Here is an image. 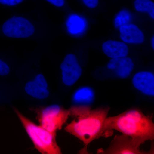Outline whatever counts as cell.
Listing matches in <instances>:
<instances>
[{"instance_id": "5bb4252c", "label": "cell", "mask_w": 154, "mask_h": 154, "mask_svg": "<svg viewBox=\"0 0 154 154\" xmlns=\"http://www.w3.org/2000/svg\"><path fill=\"white\" fill-rule=\"evenodd\" d=\"M94 97V91L91 88L84 87L76 92L73 98L76 102L88 103L93 101Z\"/></svg>"}, {"instance_id": "d6986e66", "label": "cell", "mask_w": 154, "mask_h": 154, "mask_svg": "<svg viewBox=\"0 0 154 154\" xmlns=\"http://www.w3.org/2000/svg\"><path fill=\"white\" fill-rule=\"evenodd\" d=\"M88 8H94L98 6L99 0H82Z\"/></svg>"}, {"instance_id": "8fae6325", "label": "cell", "mask_w": 154, "mask_h": 154, "mask_svg": "<svg viewBox=\"0 0 154 154\" xmlns=\"http://www.w3.org/2000/svg\"><path fill=\"white\" fill-rule=\"evenodd\" d=\"M119 31L122 40L126 43L139 44L144 41L145 36L142 31L134 24L121 26Z\"/></svg>"}, {"instance_id": "44dd1931", "label": "cell", "mask_w": 154, "mask_h": 154, "mask_svg": "<svg viewBox=\"0 0 154 154\" xmlns=\"http://www.w3.org/2000/svg\"><path fill=\"white\" fill-rule=\"evenodd\" d=\"M154 36H153L152 38V42H151L152 47V48L153 49H154Z\"/></svg>"}, {"instance_id": "4fadbf2b", "label": "cell", "mask_w": 154, "mask_h": 154, "mask_svg": "<svg viewBox=\"0 0 154 154\" xmlns=\"http://www.w3.org/2000/svg\"><path fill=\"white\" fill-rule=\"evenodd\" d=\"M66 26L69 33L77 34L84 31L86 25L84 19L77 15H73L69 17Z\"/></svg>"}, {"instance_id": "e0dca14e", "label": "cell", "mask_w": 154, "mask_h": 154, "mask_svg": "<svg viewBox=\"0 0 154 154\" xmlns=\"http://www.w3.org/2000/svg\"><path fill=\"white\" fill-rule=\"evenodd\" d=\"M10 71V67L8 66L5 62L0 59V75H7L9 74Z\"/></svg>"}, {"instance_id": "6da1fadb", "label": "cell", "mask_w": 154, "mask_h": 154, "mask_svg": "<svg viewBox=\"0 0 154 154\" xmlns=\"http://www.w3.org/2000/svg\"><path fill=\"white\" fill-rule=\"evenodd\" d=\"M69 110L74 119L67 124L65 130L82 142L85 149L95 140L107 135L105 123L109 107L92 110L87 106L75 105Z\"/></svg>"}, {"instance_id": "2e32d148", "label": "cell", "mask_w": 154, "mask_h": 154, "mask_svg": "<svg viewBox=\"0 0 154 154\" xmlns=\"http://www.w3.org/2000/svg\"><path fill=\"white\" fill-rule=\"evenodd\" d=\"M131 20V16L129 12L122 11L119 12L114 20L116 27L119 28L122 26L130 24Z\"/></svg>"}, {"instance_id": "30bf717a", "label": "cell", "mask_w": 154, "mask_h": 154, "mask_svg": "<svg viewBox=\"0 0 154 154\" xmlns=\"http://www.w3.org/2000/svg\"><path fill=\"white\" fill-rule=\"evenodd\" d=\"M107 67L119 78L124 79L129 76L134 69V64L131 58L125 57L111 59Z\"/></svg>"}, {"instance_id": "9a60e30c", "label": "cell", "mask_w": 154, "mask_h": 154, "mask_svg": "<svg viewBox=\"0 0 154 154\" xmlns=\"http://www.w3.org/2000/svg\"><path fill=\"white\" fill-rule=\"evenodd\" d=\"M135 8L142 13H147L154 19V3L151 0H135Z\"/></svg>"}, {"instance_id": "9c48e42d", "label": "cell", "mask_w": 154, "mask_h": 154, "mask_svg": "<svg viewBox=\"0 0 154 154\" xmlns=\"http://www.w3.org/2000/svg\"><path fill=\"white\" fill-rule=\"evenodd\" d=\"M132 84L134 88L146 96H154V75L147 71L139 72L134 76Z\"/></svg>"}, {"instance_id": "5b68a950", "label": "cell", "mask_w": 154, "mask_h": 154, "mask_svg": "<svg viewBox=\"0 0 154 154\" xmlns=\"http://www.w3.org/2000/svg\"><path fill=\"white\" fill-rule=\"evenodd\" d=\"M143 143L124 134L116 135L110 143L109 146L102 152L108 154H143L140 147Z\"/></svg>"}, {"instance_id": "7a4b0ae2", "label": "cell", "mask_w": 154, "mask_h": 154, "mask_svg": "<svg viewBox=\"0 0 154 154\" xmlns=\"http://www.w3.org/2000/svg\"><path fill=\"white\" fill-rule=\"evenodd\" d=\"M105 129L107 136L113 130L144 143L154 139V124L151 118L137 109L126 110L106 118Z\"/></svg>"}, {"instance_id": "8992f818", "label": "cell", "mask_w": 154, "mask_h": 154, "mask_svg": "<svg viewBox=\"0 0 154 154\" xmlns=\"http://www.w3.org/2000/svg\"><path fill=\"white\" fill-rule=\"evenodd\" d=\"M2 30L4 34L8 37L24 38L33 35L35 28L27 19L22 17H14L4 23Z\"/></svg>"}, {"instance_id": "277c9868", "label": "cell", "mask_w": 154, "mask_h": 154, "mask_svg": "<svg viewBox=\"0 0 154 154\" xmlns=\"http://www.w3.org/2000/svg\"><path fill=\"white\" fill-rule=\"evenodd\" d=\"M70 116L69 109H65L57 105H50L37 112V118L40 125L54 134L61 129Z\"/></svg>"}, {"instance_id": "ba28073f", "label": "cell", "mask_w": 154, "mask_h": 154, "mask_svg": "<svg viewBox=\"0 0 154 154\" xmlns=\"http://www.w3.org/2000/svg\"><path fill=\"white\" fill-rule=\"evenodd\" d=\"M25 91L29 96L37 99H47L50 95L47 81L41 74L26 83Z\"/></svg>"}, {"instance_id": "ffe728a7", "label": "cell", "mask_w": 154, "mask_h": 154, "mask_svg": "<svg viewBox=\"0 0 154 154\" xmlns=\"http://www.w3.org/2000/svg\"><path fill=\"white\" fill-rule=\"evenodd\" d=\"M48 2L51 3L57 7H62L64 4V0H47Z\"/></svg>"}, {"instance_id": "3957f363", "label": "cell", "mask_w": 154, "mask_h": 154, "mask_svg": "<svg viewBox=\"0 0 154 154\" xmlns=\"http://www.w3.org/2000/svg\"><path fill=\"white\" fill-rule=\"evenodd\" d=\"M16 114L21 122L35 148L42 154H60L61 150L57 142L56 134L49 132L41 125L33 123L15 108Z\"/></svg>"}, {"instance_id": "ac0fdd59", "label": "cell", "mask_w": 154, "mask_h": 154, "mask_svg": "<svg viewBox=\"0 0 154 154\" xmlns=\"http://www.w3.org/2000/svg\"><path fill=\"white\" fill-rule=\"evenodd\" d=\"M23 0H0V3L3 5L12 6L18 5L22 2Z\"/></svg>"}, {"instance_id": "7c38bea8", "label": "cell", "mask_w": 154, "mask_h": 154, "mask_svg": "<svg viewBox=\"0 0 154 154\" xmlns=\"http://www.w3.org/2000/svg\"><path fill=\"white\" fill-rule=\"evenodd\" d=\"M102 48L104 53L111 59L125 57L128 55V47L122 42L108 40L103 43Z\"/></svg>"}, {"instance_id": "52a82bcc", "label": "cell", "mask_w": 154, "mask_h": 154, "mask_svg": "<svg viewBox=\"0 0 154 154\" xmlns=\"http://www.w3.org/2000/svg\"><path fill=\"white\" fill-rule=\"evenodd\" d=\"M60 68L62 74V82L68 87L74 85L82 74V69L75 55L69 54L64 59Z\"/></svg>"}]
</instances>
